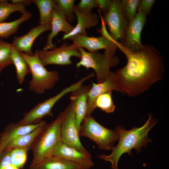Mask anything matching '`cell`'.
<instances>
[{"instance_id": "16", "label": "cell", "mask_w": 169, "mask_h": 169, "mask_svg": "<svg viewBox=\"0 0 169 169\" xmlns=\"http://www.w3.org/2000/svg\"><path fill=\"white\" fill-rule=\"evenodd\" d=\"M47 124L46 121L43 120L39 123L29 125H21L18 122L10 123L0 135V155L7 144L12 140Z\"/></svg>"}, {"instance_id": "8", "label": "cell", "mask_w": 169, "mask_h": 169, "mask_svg": "<svg viewBox=\"0 0 169 169\" xmlns=\"http://www.w3.org/2000/svg\"><path fill=\"white\" fill-rule=\"evenodd\" d=\"M60 123L61 141L65 144L85 153L89 152L80 141L79 131L75 124L74 104L71 102L57 117Z\"/></svg>"}, {"instance_id": "35", "label": "cell", "mask_w": 169, "mask_h": 169, "mask_svg": "<svg viewBox=\"0 0 169 169\" xmlns=\"http://www.w3.org/2000/svg\"><path fill=\"white\" fill-rule=\"evenodd\" d=\"M5 67L3 66H0V74L1 73V71L3 70V69L5 68Z\"/></svg>"}, {"instance_id": "10", "label": "cell", "mask_w": 169, "mask_h": 169, "mask_svg": "<svg viewBox=\"0 0 169 169\" xmlns=\"http://www.w3.org/2000/svg\"><path fill=\"white\" fill-rule=\"evenodd\" d=\"M120 3V0H112L109 11L102 17L108 26L111 38L120 43L124 38L129 22L122 13Z\"/></svg>"}, {"instance_id": "34", "label": "cell", "mask_w": 169, "mask_h": 169, "mask_svg": "<svg viewBox=\"0 0 169 169\" xmlns=\"http://www.w3.org/2000/svg\"><path fill=\"white\" fill-rule=\"evenodd\" d=\"M97 8L103 15L106 14L109 11L111 7L112 0H95Z\"/></svg>"}, {"instance_id": "32", "label": "cell", "mask_w": 169, "mask_h": 169, "mask_svg": "<svg viewBox=\"0 0 169 169\" xmlns=\"http://www.w3.org/2000/svg\"><path fill=\"white\" fill-rule=\"evenodd\" d=\"M11 151H4L0 155V169H19L11 164Z\"/></svg>"}, {"instance_id": "5", "label": "cell", "mask_w": 169, "mask_h": 169, "mask_svg": "<svg viewBox=\"0 0 169 169\" xmlns=\"http://www.w3.org/2000/svg\"><path fill=\"white\" fill-rule=\"evenodd\" d=\"M61 140L60 123L57 118L47 124L35 140L31 149L33 158L30 166L39 164L50 156L54 147Z\"/></svg>"}, {"instance_id": "11", "label": "cell", "mask_w": 169, "mask_h": 169, "mask_svg": "<svg viewBox=\"0 0 169 169\" xmlns=\"http://www.w3.org/2000/svg\"><path fill=\"white\" fill-rule=\"evenodd\" d=\"M98 31L102 34L100 37H88L80 34H76L68 39L73 42V44L77 48H85L90 52H94L99 50L117 48L110 34L107 31L105 24H102L101 29Z\"/></svg>"}, {"instance_id": "24", "label": "cell", "mask_w": 169, "mask_h": 169, "mask_svg": "<svg viewBox=\"0 0 169 169\" xmlns=\"http://www.w3.org/2000/svg\"><path fill=\"white\" fill-rule=\"evenodd\" d=\"M32 17L31 13L27 11L22 16L15 20L9 22H0V38H7L16 33L20 25L28 20Z\"/></svg>"}, {"instance_id": "19", "label": "cell", "mask_w": 169, "mask_h": 169, "mask_svg": "<svg viewBox=\"0 0 169 169\" xmlns=\"http://www.w3.org/2000/svg\"><path fill=\"white\" fill-rule=\"evenodd\" d=\"M74 12L77 17V23L69 33L64 34L62 40L68 39L76 34L87 36L86 29L95 26L99 23V17L95 13L85 15L80 13L74 6Z\"/></svg>"}, {"instance_id": "15", "label": "cell", "mask_w": 169, "mask_h": 169, "mask_svg": "<svg viewBox=\"0 0 169 169\" xmlns=\"http://www.w3.org/2000/svg\"><path fill=\"white\" fill-rule=\"evenodd\" d=\"M51 23L39 25L32 28L30 30L23 35L13 38L12 43L15 49L19 52H22L27 55H34L32 50V45L35 39L42 33L51 30Z\"/></svg>"}, {"instance_id": "17", "label": "cell", "mask_w": 169, "mask_h": 169, "mask_svg": "<svg viewBox=\"0 0 169 169\" xmlns=\"http://www.w3.org/2000/svg\"><path fill=\"white\" fill-rule=\"evenodd\" d=\"M91 85L82 84L71 93L70 99L74 104L75 124L79 131L81 124L86 115L88 93Z\"/></svg>"}, {"instance_id": "27", "label": "cell", "mask_w": 169, "mask_h": 169, "mask_svg": "<svg viewBox=\"0 0 169 169\" xmlns=\"http://www.w3.org/2000/svg\"><path fill=\"white\" fill-rule=\"evenodd\" d=\"M141 0H121L120 5L122 13L129 22L135 17Z\"/></svg>"}, {"instance_id": "23", "label": "cell", "mask_w": 169, "mask_h": 169, "mask_svg": "<svg viewBox=\"0 0 169 169\" xmlns=\"http://www.w3.org/2000/svg\"><path fill=\"white\" fill-rule=\"evenodd\" d=\"M11 58L15 67L16 76L19 84L24 81L26 76L31 73V69L25 59L13 45L11 51Z\"/></svg>"}, {"instance_id": "14", "label": "cell", "mask_w": 169, "mask_h": 169, "mask_svg": "<svg viewBox=\"0 0 169 169\" xmlns=\"http://www.w3.org/2000/svg\"><path fill=\"white\" fill-rule=\"evenodd\" d=\"M55 2L51 22V32L48 35L46 43L43 49L44 50H52L56 48V46L53 43V39L59 33L63 32L64 34H67L74 28L67 21L62 9L55 1Z\"/></svg>"}, {"instance_id": "33", "label": "cell", "mask_w": 169, "mask_h": 169, "mask_svg": "<svg viewBox=\"0 0 169 169\" xmlns=\"http://www.w3.org/2000/svg\"><path fill=\"white\" fill-rule=\"evenodd\" d=\"M156 1L155 0H141L137 11L142 12L146 15L149 14Z\"/></svg>"}, {"instance_id": "7", "label": "cell", "mask_w": 169, "mask_h": 169, "mask_svg": "<svg viewBox=\"0 0 169 169\" xmlns=\"http://www.w3.org/2000/svg\"><path fill=\"white\" fill-rule=\"evenodd\" d=\"M89 77L87 75L77 82L63 89L55 95L38 103L29 111L25 112L18 123L21 125H29L39 123L46 116H52L53 107L55 104L66 94L71 92L79 87Z\"/></svg>"}, {"instance_id": "4", "label": "cell", "mask_w": 169, "mask_h": 169, "mask_svg": "<svg viewBox=\"0 0 169 169\" xmlns=\"http://www.w3.org/2000/svg\"><path fill=\"white\" fill-rule=\"evenodd\" d=\"M19 52L26 61L31 69L32 79L28 81L29 90L36 94L42 95L46 90L52 89L59 80L58 71H49L46 69L38 57L37 49L32 56L22 52Z\"/></svg>"}, {"instance_id": "18", "label": "cell", "mask_w": 169, "mask_h": 169, "mask_svg": "<svg viewBox=\"0 0 169 169\" xmlns=\"http://www.w3.org/2000/svg\"><path fill=\"white\" fill-rule=\"evenodd\" d=\"M114 73L110 71L106 80L102 83H93L87 95V109L86 115H91L95 109V102L100 95L109 91L116 90L114 81Z\"/></svg>"}, {"instance_id": "6", "label": "cell", "mask_w": 169, "mask_h": 169, "mask_svg": "<svg viewBox=\"0 0 169 169\" xmlns=\"http://www.w3.org/2000/svg\"><path fill=\"white\" fill-rule=\"evenodd\" d=\"M80 136L88 137L106 150H112L115 143L118 140L116 130L107 129L98 123L91 115H86L82 121L79 129Z\"/></svg>"}, {"instance_id": "30", "label": "cell", "mask_w": 169, "mask_h": 169, "mask_svg": "<svg viewBox=\"0 0 169 169\" xmlns=\"http://www.w3.org/2000/svg\"><path fill=\"white\" fill-rule=\"evenodd\" d=\"M62 9L67 21L69 23L73 21L75 17L74 13V0H55Z\"/></svg>"}, {"instance_id": "20", "label": "cell", "mask_w": 169, "mask_h": 169, "mask_svg": "<svg viewBox=\"0 0 169 169\" xmlns=\"http://www.w3.org/2000/svg\"><path fill=\"white\" fill-rule=\"evenodd\" d=\"M29 169H82L78 164L58 156L51 155Z\"/></svg>"}, {"instance_id": "21", "label": "cell", "mask_w": 169, "mask_h": 169, "mask_svg": "<svg viewBox=\"0 0 169 169\" xmlns=\"http://www.w3.org/2000/svg\"><path fill=\"white\" fill-rule=\"evenodd\" d=\"M47 124L41 125L28 133L17 137L9 142L4 149L20 148L28 151L31 150L36 138Z\"/></svg>"}, {"instance_id": "28", "label": "cell", "mask_w": 169, "mask_h": 169, "mask_svg": "<svg viewBox=\"0 0 169 169\" xmlns=\"http://www.w3.org/2000/svg\"><path fill=\"white\" fill-rule=\"evenodd\" d=\"M13 44L0 39V66L5 67L13 64L11 58Z\"/></svg>"}, {"instance_id": "22", "label": "cell", "mask_w": 169, "mask_h": 169, "mask_svg": "<svg viewBox=\"0 0 169 169\" xmlns=\"http://www.w3.org/2000/svg\"><path fill=\"white\" fill-rule=\"evenodd\" d=\"M8 3L7 0H0V22L6 20L13 13L19 11L22 14L26 12L25 6L29 5L32 0H13Z\"/></svg>"}, {"instance_id": "3", "label": "cell", "mask_w": 169, "mask_h": 169, "mask_svg": "<svg viewBox=\"0 0 169 169\" xmlns=\"http://www.w3.org/2000/svg\"><path fill=\"white\" fill-rule=\"evenodd\" d=\"M116 49H106L101 54L98 51L87 52L83 48H79L81 57L76 64V67L92 68L95 72L98 83L103 82L109 74L110 68L116 66L119 62V58L115 55Z\"/></svg>"}, {"instance_id": "12", "label": "cell", "mask_w": 169, "mask_h": 169, "mask_svg": "<svg viewBox=\"0 0 169 169\" xmlns=\"http://www.w3.org/2000/svg\"><path fill=\"white\" fill-rule=\"evenodd\" d=\"M146 15L138 12L134 18L129 22L124 38L120 44L133 52H137L143 46L141 34L146 22Z\"/></svg>"}, {"instance_id": "26", "label": "cell", "mask_w": 169, "mask_h": 169, "mask_svg": "<svg viewBox=\"0 0 169 169\" xmlns=\"http://www.w3.org/2000/svg\"><path fill=\"white\" fill-rule=\"evenodd\" d=\"M112 91H109L98 96L94 103L95 109L99 108L107 113L113 112L115 106L112 100Z\"/></svg>"}, {"instance_id": "25", "label": "cell", "mask_w": 169, "mask_h": 169, "mask_svg": "<svg viewBox=\"0 0 169 169\" xmlns=\"http://www.w3.org/2000/svg\"><path fill=\"white\" fill-rule=\"evenodd\" d=\"M54 0H33L37 6L40 14L39 25L51 23L52 20Z\"/></svg>"}, {"instance_id": "2", "label": "cell", "mask_w": 169, "mask_h": 169, "mask_svg": "<svg viewBox=\"0 0 169 169\" xmlns=\"http://www.w3.org/2000/svg\"><path fill=\"white\" fill-rule=\"evenodd\" d=\"M157 122L156 120L149 114L146 121L140 127H135L127 131L121 126H117L116 128L119 136L117 145L114 147L110 155L102 154L98 155V157L105 161L110 162L112 169H118V161L122 154L128 153L131 155V150L133 149L139 153L143 146L146 147L147 143L151 141L148 138V133Z\"/></svg>"}, {"instance_id": "29", "label": "cell", "mask_w": 169, "mask_h": 169, "mask_svg": "<svg viewBox=\"0 0 169 169\" xmlns=\"http://www.w3.org/2000/svg\"><path fill=\"white\" fill-rule=\"evenodd\" d=\"M28 151L20 148L11 149L10 155L11 164L19 169L23 168L27 160Z\"/></svg>"}, {"instance_id": "9", "label": "cell", "mask_w": 169, "mask_h": 169, "mask_svg": "<svg viewBox=\"0 0 169 169\" xmlns=\"http://www.w3.org/2000/svg\"><path fill=\"white\" fill-rule=\"evenodd\" d=\"M37 50L38 57L44 66L50 64H71L72 57L75 56L80 59L81 57L79 48L73 44L68 45L66 42L64 43L60 47L51 50L38 49Z\"/></svg>"}, {"instance_id": "13", "label": "cell", "mask_w": 169, "mask_h": 169, "mask_svg": "<svg viewBox=\"0 0 169 169\" xmlns=\"http://www.w3.org/2000/svg\"><path fill=\"white\" fill-rule=\"evenodd\" d=\"M55 155L79 165L82 169H90L94 165L90 152L78 151L65 144L60 141L52 150L51 155Z\"/></svg>"}, {"instance_id": "1", "label": "cell", "mask_w": 169, "mask_h": 169, "mask_svg": "<svg viewBox=\"0 0 169 169\" xmlns=\"http://www.w3.org/2000/svg\"><path fill=\"white\" fill-rule=\"evenodd\" d=\"M113 40L127 59L126 64L114 73L116 91L125 95L134 97L163 79L165 70L164 59L155 47L143 45L140 50L135 52Z\"/></svg>"}, {"instance_id": "31", "label": "cell", "mask_w": 169, "mask_h": 169, "mask_svg": "<svg viewBox=\"0 0 169 169\" xmlns=\"http://www.w3.org/2000/svg\"><path fill=\"white\" fill-rule=\"evenodd\" d=\"M74 6L80 13L85 15L91 14L93 8L96 7L95 0H81Z\"/></svg>"}]
</instances>
